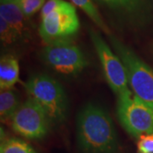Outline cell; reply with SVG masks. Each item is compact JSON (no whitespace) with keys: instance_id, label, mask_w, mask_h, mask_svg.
<instances>
[{"instance_id":"2e32d148","label":"cell","mask_w":153,"mask_h":153,"mask_svg":"<svg viewBox=\"0 0 153 153\" xmlns=\"http://www.w3.org/2000/svg\"><path fill=\"white\" fill-rule=\"evenodd\" d=\"M0 36L1 40L4 44H11L19 39L16 33L9 25V23L0 17Z\"/></svg>"},{"instance_id":"ac0fdd59","label":"cell","mask_w":153,"mask_h":153,"mask_svg":"<svg viewBox=\"0 0 153 153\" xmlns=\"http://www.w3.org/2000/svg\"><path fill=\"white\" fill-rule=\"evenodd\" d=\"M63 0H48L45 4L44 7L42 8L41 10V18L44 19L47 16H49L51 12L55 10V9L58 8Z\"/></svg>"},{"instance_id":"7c38bea8","label":"cell","mask_w":153,"mask_h":153,"mask_svg":"<svg viewBox=\"0 0 153 153\" xmlns=\"http://www.w3.org/2000/svg\"><path fill=\"white\" fill-rule=\"evenodd\" d=\"M20 106L17 94L10 89L1 90L0 93V117L2 122L10 120Z\"/></svg>"},{"instance_id":"9c48e42d","label":"cell","mask_w":153,"mask_h":153,"mask_svg":"<svg viewBox=\"0 0 153 153\" xmlns=\"http://www.w3.org/2000/svg\"><path fill=\"white\" fill-rule=\"evenodd\" d=\"M126 23L140 26L149 16L147 0H97Z\"/></svg>"},{"instance_id":"52a82bcc","label":"cell","mask_w":153,"mask_h":153,"mask_svg":"<svg viewBox=\"0 0 153 153\" xmlns=\"http://www.w3.org/2000/svg\"><path fill=\"white\" fill-rule=\"evenodd\" d=\"M41 57L51 68L66 75L78 73L87 65L81 49L70 38L48 44L42 50Z\"/></svg>"},{"instance_id":"277c9868","label":"cell","mask_w":153,"mask_h":153,"mask_svg":"<svg viewBox=\"0 0 153 153\" xmlns=\"http://www.w3.org/2000/svg\"><path fill=\"white\" fill-rule=\"evenodd\" d=\"M80 27L79 19L73 4L62 1L61 4L49 16L42 19L39 35L44 43L69 39L75 35Z\"/></svg>"},{"instance_id":"ba28073f","label":"cell","mask_w":153,"mask_h":153,"mask_svg":"<svg viewBox=\"0 0 153 153\" xmlns=\"http://www.w3.org/2000/svg\"><path fill=\"white\" fill-rule=\"evenodd\" d=\"M10 123L14 131L30 140L44 138L51 123L44 108L31 97L20 105Z\"/></svg>"},{"instance_id":"d6986e66","label":"cell","mask_w":153,"mask_h":153,"mask_svg":"<svg viewBox=\"0 0 153 153\" xmlns=\"http://www.w3.org/2000/svg\"><path fill=\"white\" fill-rule=\"evenodd\" d=\"M1 2H17L18 0H0Z\"/></svg>"},{"instance_id":"30bf717a","label":"cell","mask_w":153,"mask_h":153,"mask_svg":"<svg viewBox=\"0 0 153 153\" xmlns=\"http://www.w3.org/2000/svg\"><path fill=\"white\" fill-rule=\"evenodd\" d=\"M0 17L4 18L9 23L19 38L27 36V27L26 24V16L16 2H1Z\"/></svg>"},{"instance_id":"5b68a950","label":"cell","mask_w":153,"mask_h":153,"mask_svg":"<svg viewBox=\"0 0 153 153\" xmlns=\"http://www.w3.org/2000/svg\"><path fill=\"white\" fill-rule=\"evenodd\" d=\"M90 38L96 49L105 79L110 88L118 97H130L132 92L128 88L126 69L120 58L94 30L89 31Z\"/></svg>"},{"instance_id":"8992f818","label":"cell","mask_w":153,"mask_h":153,"mask_svg":"<svg viewBox=\"0 0 153 153\" xmlns=\"http://www.w3.org/2000/svg\"><path fill=\"white\" fill-rule=\"evenodd\" d=\"M117 113L123 128L133 137L153 133V108L136 96L118 97Z\"/></svg>"},{"instance_id":"3957f363","label":"cell","mask_w":153,"mask_h":153,"mask_svg":"<svg viewBox=\"0 0 153 153\" xmlns=\"http://www.w3.org/2000/svg\"><path fill=\"white\" fill-rule=\"evenodd\" d=\"M110 41L125 67L134 96L153 108V70L117 38L110 36Z\"/></svg>"},{"instance_id":"5bb4252c","label":"cell","mask_w":153,"mask_h":153,"mask_svg":"<svg viewBox=\"0 0 153 153\" xmlns=\"http://www.w3.org/2000/svg\"><path fill=\"white\" fill-rule=\"evenodd\" d=\"M0 153H36L30 145L18 139H8L1 143Z\"/></svg>"},{"instance_id":"7a4b0ae2","label":"cell","mask_w":153,"mask_h":153,"mask_svg":"<svg viewBox=\"0 0 153 153\" xmlns=\"http://www.w3.org/2000/svg\"><path fill=\"white\" fill-rule=\"evenodd\" d=\"M24 87L29 97L44 108L51 123L65 120L68 100L63 87L55 79L45 74H35L28 78Z\"/></svg>"},{"instance_id":"4fadbf2b","label":"cell","mask_w":153,"mask_h":153,"mask_svg":"<svg viewBox=\"0 0 153 153\" xmlns=\"http://www.w3.org/2000/svg\"><path fill=\"white\" fill-rule=\"evenodd\" d=\"M71 1L73 4L77 6L84 13H86L88 16L95 23V25L99 27L100 30H102L104 33L107 34H111L109 28L105 25L100 12L94 4L92 0H71Z\"/></svg>"},{"instance_id":"9a60e30c","label":"cell","mask_w":153,"mask_h":153,"mask_svg":"<svg viewBox=\"0 0 153 153\" xmlns=\"http://www.w3.org/2000/svg\"><path fill=\"white\" fill-rule=\"evenodd\" d=\"M46 0H18L16 4L26 17H30L43 8Z\"/></svg>"},{"instance_id":"6da1fadb","label":"cell","mask_w":153,"mask_h":153,"mask_svg":"<svg viewBox=\"0 0 153 153\" xmlns=\"http://www.w3.org/2000/svg\"><path fill=\"white\" fill-rule=\"evenodd\" d=\"M76 137L83 153H117L118 141L109 114L94 104H88L77 115Z\"/></svg>"},{"instance_id":"8fae6325","label":"cell","mask_w":153,"mask_h":153,"mask_svg":"<svg viewBox=\"0 0 153 153\" xmlns=\"http://www.w3.org/2000/svg\"><path fill=\"white\" fill-rule=\"evenodd\" d=\"M18 60L10 55H3L0 60V88L10 89L19 80Z\"/></svg>"},{"instance_id":"e0dca14e","label":"cell","mask_w":153,"mask_h":153,"mask_svg":"<svg viewBox=\"0 0 153 153\" xmlns=\"http://www.w3.org/2000/svg\"><path fill=\"white\" fill-rule=\"evenodd\" d=\"M139 153H153V133L150 134H142L138 138Z\"/></svg>"}]
</instances>
